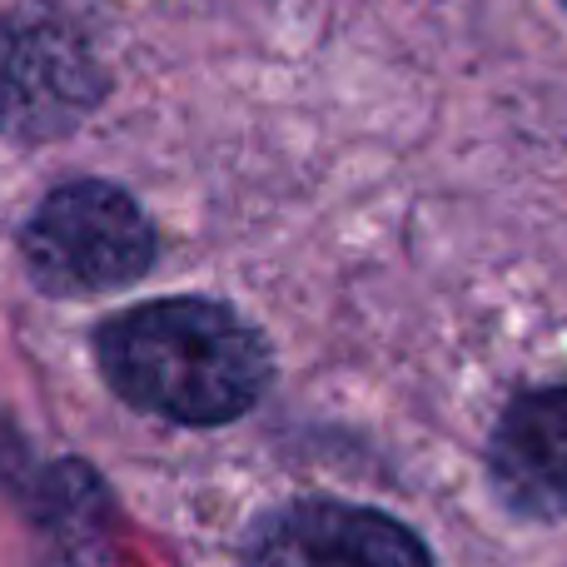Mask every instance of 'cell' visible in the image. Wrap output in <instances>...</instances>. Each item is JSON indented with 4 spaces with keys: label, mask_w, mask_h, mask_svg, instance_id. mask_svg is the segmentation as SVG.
<instances>
[{
    "label": "cell",
    "mask_w": 567,
    "mask_h": 567,
    "mask_svg": "<svg viewBox=\"0 0 567 567\" xmlns=\"http://www.w3.org/2000/svg\"><path fill=\"white\" fill-rule=\"evenodd\" d=\"M105 383L159 419L209 429L249 413L269 389V343L209 299H155L95 333Z\"/></svg>",
    "instance_id": "6da1fadb"
},
{
    "label": "cell",
    "mask_w": 567,
    "mask_h": 567,
    "mask_svg": "<svg viewBox=\"0 0 567 567\" xmlns=\"http://www.w3.org/2000/svg\"><path fill=\"white\" fill-rule=\"evenodd\" d=\"M20 259L30 279L55 299L110 293L145 279L155 265V225L145 209L110 179H75L50 189L35 205Z\"/></svg>",
    "instance_id": "7a4b0ae2"
},
{
    "label": "cell",
    "mask_w": 567,
    "mask_h": 567,
    "mask_svg": "<svg viewBox=\"0 0 567 567\" xmlns=\"http://www.w3.org/2000/svg\"><path fill=\"white\" fill-rule=\"evenodd\" d=\"M105 95L95 50L55 10L0 20V130L16 140H55Z\"/></svg>",
    "instance_id": "3957f363"
},
{
    "label": "cell",
    "mask_w": 567,
    "mask_h": 567,
    "mask_svg": "<svg viewBox=\"0 0 567 567\" xmlns=\"http://www.w3.org/2000/svg\"><path fill=\"white\" fill-rule=\"evenodd\" d=\"M249 567H433L413 528L379 508L303 498L269 513L245 543Z\"/></svg>",
    "instance_id": "277c9868"
},
{
    "label": "cell",
    "mask_w": 567,
    "mask_h": 567,
    "mask_svg": "<svg viewBox=\"0 0 567 567\" xmlns=\"http://www.w3.org/2000/svg\"><path fill=\"white\" fill-rule=\"evenodd\" d=\"M493 488L518 518H567V383L523 393L493 429Z\"/></svg>",
    "instance_id": "5b68a950"
}]
</instances>
